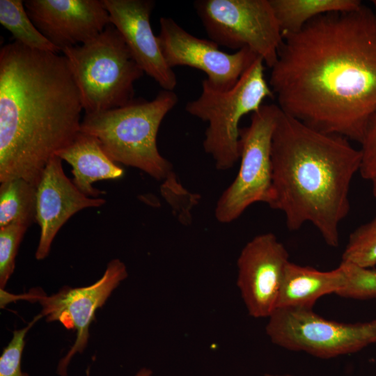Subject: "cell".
I'll use <instances>...</instances> for the list:
<instances>
[{
	"instance_id": "6da1fadb",
	"label": "cell",
	"mask_w": 376,
	"mask_h": 376,
	"mask_svg": "<svg viewBox=\"0 0 376 376\" xmlns=\"http://www.w3.org/2000/svg\"><path fill=\"white\" fill-rule=\"evenodd\" d=\"M268 83L285 114L361 143L376 110L374 10L324 14L283 35Z\"/></svg>"
},
{
	"instance_id": "7a4b0ae2",
	"label": "cell",
	"mask_w": 376,
	"mask_h": 376,
	"mask_svg": "<svg viewBox=\"0 0 376 376\" xmlns=\"http://www.w3.org/2000/svg\"><path fill=\"white\" fill-rule=\"evenodd\" d=\"M84 110L66 57L14 41L0 49V182L38 185L80 132Z\"/></svg>"
},
{
	"instance_id": "3957f363",
	"label": "cell",
	"mask_w": 376,
	"mask_h": 376,
	"mask_svg": "<svg viewBox=\"0 0 376 376\" xmlns=\"http://www.w3.org/2000/svg\"><path fill=\"white\" fill-rule=\"evenodd\" d=\"M269 206L289 230L312 224L326 244H339V226L350 209L349 191L361 162L350 140L319 132L280 111L272 142Z\"/></svg>"
},
{
	"instance_id": "277c9868",
	"label": "cell",
	"mask_w": 376,
	"mask_h": 376,
	"mask_svg": "<svg viewBox=\"0 0 376 376\" xmlns=\"http://www.w3.org/2000/svg\"><path fill=\"white\" fill-rule=\"evenodd\" d=\"M178 101L173 91L162 90L150 101L134 99L120 107L85 114L80 132L95 137L116 163L164 180L173 173L172 165L158 150L157 136Z\"/></svg>"
},
{
	"instance_id": "5b68a950",
	"label": "cell",
	"mask_w": 376,
	"mask_h": 376,
	"mask_svg": "<svg viewBox=\"0 0 376 376\" xmlns=\"http://www.w3.org/2000/svg\"><path fill=\"white\" fill-rule=\"evenodd\" d=\"M61 52L79 88L85 114L120 107L134 100V84L144 72L112 24L87 42Z\"/></svg>"
},
{
	"instance_id": "8992f818",
	"label": "cell",
	"mask_w": 376,
	"mask_h": 376,
	"mask_svg": "<svg viewBox=\"0 0 376 376\" xmlns=\"http://www.w3.org/2000/svg\"><path fill=\"white\" fill-rule=\"evenodd\" d=\"M264 61L257 56L229 90L213 89L202 81L199 97L187 102L185 111L207 122L203 146L218 170L226 171L240 159V121L258 111L274 95L265 78Z\"/></svg>"
},
{
	"instance_id": "52a82bcc",
	"label": "cell",
	"mask_w": 376,
	"mask_h": 376,
	"mask_svg": "<svg viewBox=\"0 0 376 376\" xmlns=\"http://www.w3.org/2000/svg\"><path fill=\"white\" fill-rule=\"evenodd\" d=\"M281 109L263 104L240 130L238 173L219 198L214 217L221 224L238 219L252 204L270 202L272 187V142Z\"/></svg>"
},
{
	"instance_id": "ba28073f",
	"label": "cell",
	"mask_w": 376,
	"mask_h": 376,
	"mask_svg": "<svg viewBox=\"0 0 376 376\" xmlns=\"http://www.w3.org/2000/svg\"><path fill=\"white\" fill-rule=\"evenodd\" d=\"M194 6L210 40L248 48L267 67L275 64L283 35L269 0H198Z\"/></svg>"
},
{
	"instance_id": "9c48e42d",
	"label": "cell",
	"mask_w": 376,
	"mask_h": 376,
	"mask_svg": "<svg viewBox=\"0 0 376 376\" xmlns=\"http://www.w3.org/2000/svg\"><path fill=\"white\" fill-rule=\"evenodd\" d=\"M266 333L275 345L320 359L357 352L376 343V319L345 323L327 320L313 308H277Z\"/></svg>"
},
{
	"instance_id": "30bf717a",
	"label": "cell",
	"mask_w": 376,
	"mask_h": 376,
	"mask_svg": "<svg viewBox=\"0 0 376 376\" xmlns=\"http://www.w3.org/2000/svg\"><path fill=\"white\" fill-rule=\"evenodd\" d=\"M127 277L126 265L119 259L107 265L102 276L92 285L81 288L64 287L58 292L46 295L40 289L33 288L27 293L13 295L11 298L38 301L42 306L40 314L48 322L58 321L67 329L76 331V340L67 354L58 362L57 374L67 376L68 367L77 353L87 346L89 326L97 308L102 307L111 292Z\"/></svg>"
},
{
	"instance_id": "8fae6325",
	"label": "cell",
	"mask_w": 376,
	"mask_h": 376,
	"mask_svg": "<svg viewBox=\"0 0 376 376\" xmlns=\"http://www.w3.org/2000/svg\"><path fill=\"white\" fill-rule=\"evenodd\" d=\"M159 25L157 36L167 65L203 71L207 83L219 91L231 88L258 56L248 48L235 53L223 52L214 42L189 33L171 17H161Z\"/></svg>"
},
{
	"instance_id": "7c38bea8",
	"label": "cell",
	"mask_w": 376,
	"mask_h": 376,
	"mask_svg": "<svg viewBox=\"0 0 376 376\" xmlns=\"http://www.w3.org/2000/svg\"><path fill=\"white\" fill-rule=\"evenodd\" d=\"M289 254L272 233L256 235L242 249L237 260V285L249 314L269 318L277 308Z\"/></svg>"
},
{
	"instance_id": "4fadbf2b",
	"label": "cell",
	"mask_w": 376,
	"mask_h": 376,
	"mask_svg": "<svg viewBox=\"0 0 376 376\" xmlns=\"http://www.w3.org/2000/svg\"><path fill=\"white\" fill-rule=\"evenodd\" d=\"M31 19L60 52L83 44L111 24L102 0H27Z\"/></svg>"
},
{
	"instance_id": "5bb4252c",
	"label": "cell",
	"mask_w": 376,
	"mask_h": 376,
	"mask_svg": "<svg viewBox=\"0 0 376 376\" xmlns=\"http://www.w3.org/2000/svg\"><path fill=\"white\" fill-rule=\"evenodd\" d=\"M62 161L56 155L52 157L36 186V222L40 228L37 260L49 255L55 236L72 216L84 208L98 207L106 203L103 198L83 194L65 175Z\"/></svg>"
},
{
	"instance_id": "9a60e30c",
	"label": "cell",
	"mask_w": 376,
	"mask_h": 376,
	"mask_svg": "<svg viewBox=\"0 0 376 376\" xmlns=\"http://www.w3.org/2000/svg\"><path fill=\"white\" fill-rule=\"evenodd\" d=\"M109 13L111 24L120 33L132 56L144 73L162 88L173 91L175 73L165 61L150 24L155 7L152 0H102Z\"/></svg>"
},
{
	"instance_id": "2e32d148",
	"label": "cell",
	"mask_w": 376,
	"mask_h": 376,
	"mask_svg": "<svg viewBox=\"0 0 376 376\" xmlns=\"http://www.w3.org/2000/svg\"><path fill=\"white\" fill-rule=\"evenodd\" d=\"M56 155L72 168V182L85 195L98 198L103 194L93 187L97 181L122 178L124 171L103 150L93 136L79 132L74 141Z\"/></svg>"
},
{
	"instance_id": "e0dca14e",
	"label": "cell",
	"mask_w": 376,
	"mask_h": 376,
	"mask_svg": "<svg viewBox=\"0 0 376 376\" xmlns=\"http://www.w3.org/2000/svg\"><path fill=\"white\" fill-rule=\"evenodd\" d=\"M345 283V276L340 265L331 271H320L289 261L285 269L277 308L311 309L318 299L331 293L336 294Z\"/></svg>"
},
{
	"instance_id": "ac0fdd59",
	"label": "cell",
	"mask_w": 376,
	"mask_h": 376,
	"mask_svg": "<svg viewBox=\"0 0 376 376\" xmlns=\"http://www.w3.org/2000/svg\"><path fill=\"white\" fill-rule=\"evenodd\" d=\"M282 35L296 33L312 19L327 13L352 11L359 0H269Z\"/></svg>"
},
{
	"instance_id": "d6986e66",
	"label": "cell",
	"mask_w": 376,
	"mask_h": 376,
	"mask_svg": "<svg viewBox=\"0 0 376 376\" xmlns=\"http://www.w3.org/2000/svg\"><path fill=\"white\" fill-rule=\"evenodd\" d=\"M0 228L36 222V185L22 178L0 182Z\"/></svg>"
},
{
	"instance_id": "ffe728a7",
	"label": "cell",
	"mask_w": 376,
	"mask_h": 376,
	"mask_svg": "<svg viewBox=\"0 0 376 376\" xmlns=\"http://www.w3.org/2000/svg\"><path fill=\"white\" fill-rule=\"evenodd\" d=\"M0 23L15 41L36 50L58 53L54 46L36 28L22 0H0Z\"/></svg>"
},
{
	"instance_id": "44dd1931",
	"label": "cell",
	"mask_w": 376,
	"mask_h": 376,
	"mask_svg": "<svg viewBox=\"0 0 376 376\" xmlns=\"http://www.w3.org/2000/svg\"><path fill=\"white\" fill-rule=\"evenodd\" d=\"M342 261L366 268L376 265V217L350 235Z\"/></svg>"
},
{
	"instance_id": "7402d4cb",
	"label": "cell",
	"mask_w": 376,
	"mask_h": 376,
	"mask_svg": "<svg viewBox=\"0 0 376 376\" xmlns=\"http://www.w3.org/2000/svg\"><path fill=\"white\" fill-rule=\"evenodd\" d=\"M345 276V285L336 293L354 299H376V270L343 262L340 264Z\"/></svg>"
},
{
	"instance_id": "603a6c76",
	"label": "cell",
	"mask_w": 376,
	"mask_h": 376,
	"mask_svg": "<svg viewBox=\"0 0 376 376\" xmlns=\"http://www.w3.org/2000/svg\"><path fill=\"white\" fill-rule=\"evenodd\" d=\"M28 228L19 223L0 228L1 289H3L15 270L18 248Z\"/></svg>"
},
{
	"instance_id": "cb8c5ba5",
	"label": "cell",
	"mask_w": 376,
	"mask_h": 376,
	"mask_svg": "<svg viewBox=\"0 0 376 376\" xmlns=\"http://www.w3.org/2000/svg\"><path fill=\"white\" fill-rule=\"evenodd\" d=\"M42 318L40 313L28 325L15 330L8 345L3 349L0 357V376H29L22 370V352L25 345V336L33 325Z\"/></svg>"
},
{
	"instance_id": "d4e9b609",
	"label": "cell",
	"mask_w": 376,
	"mask_h": 376,
	"mask_svg": "<svg viewBox=\"0 0 376 376\" xmlns=\"http://www.w3.org/2000/svg\"><path fill=\"white\" fill-rule=\"evenodd\" d=\"M360 148L361 162L359 173L364 179L376 178V110L368 120Z\"/></svg>"
},
{
	"instance_id": "484cf974",
	"label": "cell",
	"mask_w": 376,
	"mask_h": 376,
	"mask_svg": "<svg viewBox=\"0 0 376 376\" xmlns=\"http://www.w3.org/2000/svg\"><path fill=\"white\" fill-rule=\"evenodd\" d=\"M134 376H153L151 370L147 368H141Z\"/></svg>"
},
{
	"instance_id": "4316f807",
	"label": "cell",
	"mask_w": 376,
	"mask_h": 376,
	"mask_svg": "<svg viewBox=\"0 0 376 376\" xmlns=\"http://www.w3.org/2000/svg\"><path fill=\"white\" fill-rule=\"evenodd\" d=\"M371 182H372V187H373V194L374 196L376 198V178L373 179Z\"/></svg>"
},
{
	"instance_id": "83f0119b",
	"label": "cell",
	"mask_w": 376,
	"mask_h": 376,
	"mask_svg": "<svg viewBox=\"0 0 376 376\" xmlns=\"http://www.w3.org/2000/svg\"><path fill=\"white\" fill-rule=\"evenodd\" d=\"M265 376H296L290 374H283V375H279V374H269L267 373L265 375Z\"/></svg>"
},
{
	"instance_id": "f1b7e54d",
	"label": "cell",
	"mask_w": 376,
	"mask_h": 376,
	"mask_svg": "<svg viewBox=\"0 0 376 376\" xmlns=\"http://www.w3.org/2000/svg\"><path fill=\"white\" fill-rule=\"evenodd\" d=\"M372 2H373V7H374L373 10H374L375 13L376 14V0H373Z\"/></svg>"
}]
</instances>
